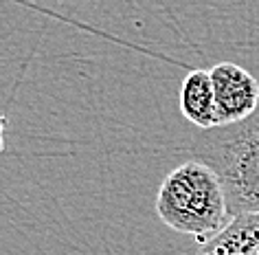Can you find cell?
<instances>
[{
	"mask_svg": "<svg viewBox=\"0 0 259 255\" xmlns=\"http://www.w3.org/2000/svg\"><path fill=\"white\" fill-rule=\"evenodd\" d=\"M180 113L198 130L218 128L215 93L209 70H191L180 84Z\"/></svg>",
	"mask_w": 259,
	"mask_h": 255,
	"instance_id": "277c9868",
	"label": "cell"
},
{
	"mask_svg": "<svg viewBox=\"0 0 259 255\" xmlns=\"http://www.w3.org/2000/svg\"><path fill=\"white\" fill-rule=\"evenodd\" d=\"M191 152L220 176L231 218L259 213V108L239 123L200 130Z\"/></svg>",
	"mask_w": 259,
	"mask_h": 255,
	"instance_id": "6da1fadb",
	"label": "cell"
},
{
	"mask_svg": "<svg viewBox=\"0 0 259 255\" xmlns=\"http://www.w3.org/2000/svg\"><path fill=\"white\" fill-rule=\"evenodd\" d=\"M5 128H7V117L0 110V150L5 148Z\"/></svg>",
	"mask_w": 259,
	"mask_h": 255,
	"instance_id": "8992f818",
	"label": "cell"
},
{
	"mask_svg": "<svg viewBox=\"0 0 259 255\" xmlns=\"http://www.w3.org/2000/svg\"><path fill=\"white\" fill-rule=\"evenodd\" d=\"M198 255H259V213L231 218L215 238L200 246Z\"/></svg>",
	"mask_w": 259,
	"mask_h": 255,
	"instance_id": "5b68a950",
	"label": "cell"
},
{
	"mask_svg": "<svg viewBox=\"0 0 259 255\" xmlns=\"http://www.w3.org/2000/svg\"><path fill=\"white\" fill-rule=\"evenodd\" d=\"M215 93V119L220 126H231L248 119L259 108V82L246 68L233 62L215 64L211 70Z\"/></svg>",
	"mask_w": 259,
	"mask_h": 255,
	"instance_id": "3957f363",
	"label": "cell"
},
{
	"mask_svg": "<svg viewBox=\"0 0 259 255\" xmlns=\"http://www.w3.org/2000/svg\"><path fill=\"white\" fill-rule=\"evenodd\" d=\"M158 218L174 231L209 242L231 222L224 185L215 169L193 159L171 169L156 196Z\"/></svg>",
	"mask_w": 259,
	"mask_h": 255,
	"instance_id": "7a4b0ae2",
	"label": "cell"
}]
</instances>
